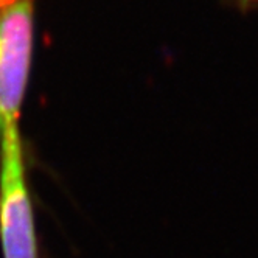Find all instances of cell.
I'll list each match as a JSON object with an SVG mask.
<instances>
[{
  "instance_id": "obj_2",
  "label": "cell",
  "mask_w": 258,
  "mask_h": 258,
  "mask_svg": "<svg viewBox=\"0 0 258 258\" xmlns=\"http://www.w3.org/2000/svg\"><path fill=\"white\" fill-rule=\"evenodd\" d=\"M0 241L4 258H38L19 134L0 139Z\"/></svg>"
},
{
  "instance_id": "obj_3",
  "label": "cell",
  "mask_w": 258,
  "mask_h": 258,
  "mask_svg": "<svg viewBox=\"0 0 258 258\" xmlns=\"http://www.w3.org/2000/svg\"><path fill=\"white\" fill-rule=\"evenodd\" d=\"M16 2H19V0H0V11L8 8V7H11V5H14Z\"/></svg>"
},
{
  "instance_id": "obj_1",
  "label": "cell",
  "mask_w": 258,
  "mask_h": 258,
  "mask_svg": "<svg viewBox=\"0 0 258 258\" xmlns=\"http://www.w3.org/2000/svg\"><path fill=\"white\" fill-rule=\"evenodd\" d=\"M33 0L0 11V139L19 134L33 51Z\"/></svg>"
}]
</instances>
